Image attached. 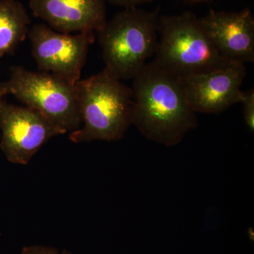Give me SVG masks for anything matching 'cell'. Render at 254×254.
Wrapping results in <instances>:
<instances>
[{"instance_id":"obj_1","label":"cell","mask_w":254,"mask_h":254,"mask_svg":"<svg viewBox=\"0 0 254 254\" xmlns=\"http://www.w3.org/2000/svg\"><path fill=\"white\" fill-rule=\"evenodd\" d=\"M133 81L131 124L145 138L175 146L196 128V113L180 76L152 61Z\"/></svg>"},{"instance_id":"obj_2","label":"cell","mask_w":254,"mask_h":254,"mask_svg":"<svg viewBox=\"0 0 254 254\" xmlns=\"http://www.w3.org/2000/svg\"><path fill=\"white\" fill-rule=\"evenodd\" d=\"M81 126L71 132L73 143L115 141L125 136L131 124L133 94L108 70L76 83Z\"/></svg>"},{"instance_id":"obj_3","label":"cell","mask_w":254,"mask_h":254,"mask_svg":"<svg viewBox=\"0 0 254 254\" xmlns=\"http://www.w3.org/2000/svg\"><path fill=\"white\" fill-rule=\"evenodd\" d=\"M159 10L127 8L107 21L99 32L105 69L119 79H133L154 56Z\"/></svg>"},{"instance_id":"obj_4","label":"cell","mask_w":254,"mask_h":254,"mask_svg":"<svg viewBox=\"0 0 254 254\" xmlns=\"http://www.w3.org/2000/svg\"><path fill=\"white\" fill-rule=\"evenodd\" d=\"M153 61L183 78L218 68L228 60L214 47L191 12L160 16Z\"/></svg>"},{"instance_id":"obj_5","label":"cell","mask_w":254,"mask_h":254,"mask_svg":"<svg viewBox=\"0 0 254 254\" xmlns=\"http://www.w3.org/2000/svg\"><path fill=\"white\" fill-rule=\"evenodd\" d=\"M9 79L0 83V98L9 95L36 110L65 133L76 131L81 118L76 84L43 71L11 66Z\"/></svg>"},{"instance_id":"obj_6","label":"cell","mask_w":254,"mask_h":254,"mask_svg":"<svg viewBox=\"0 0 254 254\" xmlns=\"http://www.w3.org/2000/svg\"><path fill=\"white\" fill-rule=\"evenodd\" d=\"M28 36L38 70L76 85L81 80L90 45L95 33H63L46 23L30 28Z\"/></svg>"},{"instance_id":"obj_7","label":"cell","mask_w":254,"mask_h":254,"mask_svg":"<svg viewBox=\"0 0 254 254\" xmlns=\"http://www.w3.org/2000/svg\"><path fill=\"white\" fill-rule=\"evenodd\" d=\"M0 149L11 163L27 165L53 137L64 132L36 110L0 98Z\"/></svg>"},{"instance_id":"obj_8","label":"cell","mask_w":254,"mask_h":254,"mask_svg":"<svg viewBox=\"0 0 254 254\" xmlns=\"http://www.w3.org/2000/svg\"><path fill=\"white\" fill-rule=\"evenodd\" d=\"M247 68L229 61L218 68L182 78L187 99L195 113L219 114L240 103Z\"/></svg>"},{"instance_id":"obj_9","label":"cell","mask_w":254,"mask_h":254,"mask_svg":"<svg viewBox=\"0 0 254 254\" xmlns=\"http://www.w3.org/2000/svg\"><path fill=\"white\" fill-rule=\"evenodd\" d=\"M217 51L228 61H254V18L250 9L240 12L210 9L200 18Z\"/></svg>"},{"instance_id":"obj_10","label":"cell","mask_w":254,"mask_h":254,"mask_svg":"<svg viewBox=\"0 0 254 254\" xmlns=\"http://www.w3.org/2000/svg\"><path fill=\"white\" fill-rule=\"evenodd\" d=\"M32 13L55 31L98 33L107 22L105 0H29Z\"/></svg>"},{"instance_id":"obj_11","label":"cell","mask_w":254,"mask_h":254,"mask_svg":"<svg viewBox=\"0 0 254 254\" xmlns=\"http://www.w3.org/2000/svg\"><path fill=\"white\" fill-rule=\"evenodd\" d=\"M31 22L22 3L17 0H0V59L13 54L25 41Z\"/></svg>"},{"instance_id":"obj_12","label":"cell","mask_w":254,"mask_h":254,"mask_svg":"<svg viewBox=\"0 0 254 254\" xmlns=\"http://www.w3.org/2000/svg\"><path fill=\"white\" fill-rule=\"evenodd\" d=\"M241 103L243 105L244 118L251 131L254 130V91L253 88L244 92Z\"/></svg>"},{"instance_id":"obj_13","label":"cell","mask_w":254,"mask_h":254,"mask_svg":"<svg viewBox=\"0 0 254 254\" xmlns=\"http://www.w3.org/2000/svg\"><path fill=\"white\" fill-rule=\"evenodd\" d=\"M21 254H60L59 250L46 246H30L23 247Z\"/></svg>"},{"instance_id":"obj_14","label":"cell","mask_w":254,"mask_h":254,"mask_svg":"<svg viewBox=\"0 0 254 254\" xmlns=\"http://www.w3.org/2000/svg\"><path fill=\"white\" fill-rule=\"evenodd\" d=\"M154 0H110V2L127 9V8L137 7L139 5L152 2Z\"/></svg>"},{"instance_id":"obj_15","label":"cell","mask_w":254,"mask_h":254,"mask_svg":"<svg viewBox=\"0 0 254 254\" xmlns=\"http://www.w3.org/2000/svg\"><path fill=\"white\" fill-rule=\"evenodd\" d=\"M61 254H73L71 253V252H69V251L66 250H63V252H62Z\"/></svg>"},{"instance_id":"obj_16","label":"cell","mask_w":254,"mask_h":254,"mask_svg":"<svg viewBox=\"0 0 254 254\" xmlns=\"http://www.w3.org/2000/svg\"><path fill=\"white\" fill-rule=\"evenodd\" d=\"M196 1H201V0H196Z\"/></svg>"}]
</instances>
